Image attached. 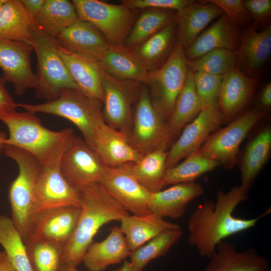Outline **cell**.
<instances>
[{
	"label": "cell",
	"instance_id": "1",
	"mask_svg": "<svg viewBox=\"0 0 271 271\" xmlns=\"http://www.w3.org/2000/svg\"><path fill=\"white\" fill-rule=\"evenodd\" d=\"M247 198V194L239 186H235L227 192L218 191L215 202L206 200L192 212L188 222V243L197 250L201 257L209 258L221 241L253 227L269 214L270 209L250 219L234 216L236 207Z\"/></svg>",
	"mask_w": 271,
	"mask_h": 271
},
{
	"label": "cell",
	"instance_id": "2",
	"mask_svg": "<svg viewBox=\"0 0 271 271\" xmlns=\"http://www.w3.org/2000/svg\"><path fill=\"white\" fill-rule=\"evenodd\" d=\"M81 212L74 233L63 251L64 264L77 267L101 226L113 221H120L128 212L99 183L78 190Z\"/></svg>",
	"mask_w": 271,
	"mask_h": 271
},
{
	"label": "cell",
	"instance_id": "3",
	"mask_svg": "<svg viewBox=\"0 0 271 271\" xmlns=\"http://www.w3.org/2000/svg\"><path fill=\"white\" fill-rule=\"evenodd\" d=\"M7 126L9 136L5 145L19 148L34 156L42 166L60 160L62 153L74 134L71 128L55 131L44 126L36 114L15 111L1 119Z\"/></svg>",
	"mask_w": 271,
	"mask_h": 271
},
{
	"label": "cell",
	"instance_id": "4",
	"mask_svg": "<svg viewBox=\"0 0 271 271\" xmlns=\"http://www.w3.org/2000/svg\"><path fill=\"white\" fill-rule=\"evenodd\" d=\"M4 154L17 164L19 172L9 190L11 219L25 242L37 217V190L42 166L34 156L15 146L5 145Z\"/></svg>",
	"mask_w": 271,
	"mask_h": 271
},
{
	"label": "cell",
	"instance_id": "5",
	"mask_svg": "<svg viewBox=\"0 0 271 271\" xmlns=\"http://www.w3.org/2000/svg\"><path fill=\"white\" fill-rule=\"evenodd\" d=\"M102 103L79 90L67 89L54 100L34 104L19 103L18 107L36 114H49L69 120L79 129L89 146L97 126L104 121Z\"/></svg>",
	"mask_w": 271,
	"mask_h": 271
},
{
	"label": "cell",
	"instance_id": "6",
	"mask_svg": "<svg viewBox=\"0 0 271 271\" xmlns=\"http://www.w3.org/2000/svg\"><path fill=\"white\" fill-rule=\"evenodd\" d=\"M30 45L38 60L39 83L35 91L38 98L48 101L56 99L65 89L80 91L59 54L55 38L46 35L33 25Z\"/></svg>",
	"mask_w": 271,
	"mask_h": 271
},
{
	"label": "cell",
	"instance_id": "7",
	"mask_svg": "<svg viewBox=\"0 0 271 271\" xmlns=\"http://www.w3.org/2000/svg\"><path fill=\"white\" fill-rule=\"evenodd\" d=\"M188 69L184 48L177 43L165 62L160 68L149 72L146 84L151 90L152 102L166 122L184 86Z\"/></svg>",
	"mask_w": 271,
	"mask_h": 271
},
{
	"label": "cell",
	"instance_id": "8",
	"mask_svg": "<svg viewBox=\"0 0 271 271\" xmlns=\"http://www.w3.org/2000/svg\"><path fill=\"white\" fill-rule=\"evenodd\" d=\"M128 139L143 156L157 150L166 151L173 139L167 122L154 108L150 92L145 87L141 89L137 101Z\"/></svg>",
	"mask_w": 271,
	"mask_h": 271
},
{
	"label": "cell",
	"instance_id": "9",
	"mask_svg": "<svg viewBox=\"0 0 271 271\" xmlns=\"http://www.w3.org/2000/svg\"><path fill=\"white\" fill-rule=\"evenodd\" d=\"M78 19L89 22L105 37L110 46L123 44L134 19V14L122 4L98 0H73Z\"/></svg>",
	"mask_w": 271,
	"mask_h": 271
},
{
	"label": "cell",
	"instance_id": "10",
	"mask_svg": "<svg viewBox=\"0 0 271 271\" xmlns=\"http://www.w3.org/2000/svg\"><path fill=\"white\" fill-rule=\"evenodd\" d=\"M101 75L103 91L102 115L104 120L108 126L128 138L133 117L132 105L139 98L140 83L117 79L107 73L102 67Z\"/></svg>",
	"mask_w": 271,
	"mask_h": 271
},
{
	"label": "cell",
	"instance_id": "11",
	"mask_svg": "<svg viewBox=\"0 0 271 271\" xmlns=\"http://www.w3.org/2000/svg\"><path fill=\"white\" fill-rule=\"evenodd\" d=\"M265 114L250 110L227 126L210 134L197 152L230 169L235 165L240 145L253 126Z\"/></svg>",
	"mask_w": 271,
	"mask_h": 271
},
{
	"label": "cell",
	"instance_id": "12",
	"mask_svg": "<svg viewBox=\"0 0 271 271\" xmlns=\"http://www.w3.org/2000/svg\"><path fill=\"white\" fill-rule=\"evenodd\" d=\"M106 168L85 141L75 134L68 142L60 161L62 174L78 190L86 185L99 183Z\"/></svg>",
	"mask_w": 271,
	"mask_h": 271
},
{
	"label": "cell",
	"instance_id": "13",
	"mask_svg": "<svg viewBox=\"0 0 271 271\" xmlns=\"http://www.w3.org/2000/svg\"><path fill=\"white\" fill-rule=\"evenodd\" d=\"M32 46L27 43L0 37V68L6 82L12 83L17 95L36 89L39 79L31 65Z\"/></svg>",
	"mask_w": 271,
	"mask_h": 271
},
{
	"label": "cell",
	"instance_id": "14",
	"mask_svg": "<svg viewBox=\"0 0 271 271\" xmlns=\"http://www.w3.org/2000/svg\"><path fill=\"white\" fill-rule=\"evenodd\" d=\"M224 122L217 104L204 107L184 126L179 138L167 152L166 169L174 167L182 159L197 152L210 134Z\"/></svg>",
	"mask_w": 271,
	"mask_h": 271
},
{
	"label": "cell",
	"instance_id": "15",
	"mask_svg": "<svg viewBox=\"0 0 271 271\" xmlns=\"http://www.w3.org/2000/svg\"><path fill=\"white\" fill-rule=\"evenodd\" d=\"M99 183L127 212L134 215L151 213L148 203L151 192L138 181L127 164L114 168L106 167Z\"/></svg>",
	"mask_w": 271,
	"mask_h": 271
},
{
	"label": "cell",
	"instance_id": "16",
	"mask_svg": "<svg viewBox=\"0 0 271 271\" xmlns=\"http://www.w3.org/2000/svg\"><path fill=\"white\" fill-rule=\"evenodd\" d=\"M60 161L42 166L38 185L37 215L60 207L81 206L79 192L62 174Z\"/></svg>",
	"mask_w": 271,
	"mask_h": 271
},
{
	"label": "cell",
	"instance_id": "17",
	"mask_svg": "<svg viewBox=\"0 0 271 271\" xmlns=\"http://www.w3.org/2000/svg\"><path fill=\"white\" fill-rule=\"evenodd\" d=\"M80 212L81 208L64 207L39 213L28 239H43L65 246L74 233Z\"/></svg>",
	"mask_w": 271,
	"mask_h": 271
},
{
	"label": "cell",
	"instance_id": "18",
	"mask_svg": "<svg viewBox=\"0 0 271 271\" xmlns=\"http://www.w3.org/2000/svg\"><path fill=\"white\" fill-rule=\"evenodd\" d=\"M108 167H120L134 163L143 156L130 144L128 138L104 121L97 127L89 146Z\"/></svg>",
	"mask_w": 271,
	"mask_h": 271
},
{
	"label": "cell",
	"instance_id": "19",
	"mask_svg": "<svg viewBox=\"0 0 271 271\" xmlns=\"http://www.w3.org/2000/svg\"><path fill=\"white\" fill-rule=\"evenodd\" d=\"M64 49L98 61L110 46L101 32L94 25L77 19L55 37Z\"/></svg>",
	"mask_w": 271,
	"mask_h": 271
},
{
	"label": "cell",
	"instance_id": "20",
	"mask_svg": "<svg viewBox=\"0 0 271 271\" xmlns=\"http://www.w3.org/2000/svg\"><path fill=\"white\" fill-rule=\"evenodd\" d=\"M257 83V77L246 75L237 67L223 75L217 106L224 121H231L244 107Z\"/></svg>",
	"mask_w": 271,
	"mask_h": 271
},
{
	"label": "cell",
	"instance_id": "21",
	"mask_svg": "<svg viewBox=\"0 0 271 271\" xmlns=\"http://www.w3.org/2000/svg\"><path fill=\"white\" fill-rule=\"evenodd\" d=\"M204 192L195 182L179 183L151 193L148 206L151 212L163 218L178 219L185 214L189 203Z\"/></svg>",
	"mask_w": 271,
	"mask_h": 271
},
{
	"label": "cell",
	"instance_id": "22",
	"mask_svg": "<svg viewBox=\"0 0 271 271\" xmlns=\"http://www.w3.org/2000/svg\"><path fill=\"white\" fill-rule=\"evenodd\" d=\"M205 271H268L269 262L253 248L239 251L234 244L221 241Z\"/></svg>",
	"mask_w": 271,
	"mask_h": 271
},
{
	"label": "cell",
	"instance_id": "23",
	"mask_svg": "<svg viewBox=\"0 0 271 271\" xmlns=\"http://www.w3.org/2000/svg\"><path fill=\"white\" fill-rule=\"evenodd\" d=\"M216 5L207 1L192 3L177 11L178 43L187 48L213 20L223 14Z\"/></svg>",
	"mask_w": 271,
	"mask_h": 271
},
{
	"label": "cell",
	"instance_id": "24",
	"mask_svg": "<svg viewBox=\"0 0 271 271\" xmlns=\"http://www.w3.org/2000/svg\"><path fill=\"white\" fill-rule=\"evenodd\" d=\"M237 26L232 23L225 15L209 28L202 32L186 48L187 60L195 59L216 49L237 50L239 42Z\"/></svg>",
	"mask_w": 271,
	"mask_h": 271
},
{
	"label": "cell",
	"instance_id": "25",
	"mask_svg": "<svg viewBox=\"0 0 271 271\" xmlns=\"http://www.w3.org/2000/svg\"><path fill=\"white\" fill-rule=\"evenodd\" d=\"M130 252L119 227L113 226L104 239L89 245L82 262L89 271H103L111 265L121 262Z\"/></svg>",
	"mask_w": 271,
	"mask_h": 271
},
{
	"label": "cell",
	"instance_id": "26",
	"mask_svg": "<svg viewBox=\"0 0 271 271\" xmlns=\"http://www.w3.org/2000/svg\"><path fill=\"white\" fill-rule=\"evenodd\" d=\"M58 51L69 74L84 94L103 99L101 67L96 59L69 52L58 45Z\"/></svg>",
	"mask_w": 271,
	"mask_h": 271
},
{
	"label": "cell",
	"instance_id": "27",
	"mask_svg": "<svg viewBox=\"0 0 271 271\" xmlns=\"http://www.w3.org/2000/svg\"><path fill=\"white\" fill-rule=\"evenodd\" d=\"M98 61L107 73L117 79L146 83L148 68L123 44L110 45Z\"/></svg>",
	"mask_w": 271,
	"mask_h": 271
},
{
	"label": "cell",
	"instance_id": "28",
	"mask_svg": "<svg viewBox=\"0 0 271 271\" xmlns=\"http://www.w3.org/2000/svg\"><path fill=\"white\" fill-rule=\"evenodd\" d=\"M237 64L247 72H256L271 54V27L258 31L254 28L244 31L236 50Z\"/></svg>",
	"mask_w": 271,
	"mask_h": 271
},
{
	"label": "cell",
	"instance_id": "29",
	"mask_svg": "<svg viewBox=\"0 0 271 271\" xmlns=\"http://www.w3.org/2000/svg\"><path fill=\"white\" fill-rule=\"evenodd\" d=\"M119 227L131 251L139 248L165 230L180 228L153 213L130 215L122 218Z\"/></svg>",
	"mask_w": 271,
	"mask_h": 271
},
{
	"label": "cell",
	"instance_id": "30",
	"mask_svg": "<svg viewBox=\"0 0 271 271\" xmlns=\"http://www.w3.org/2000/svg\"><path fill=\"white\" fill-rule=\"evenodd\" d=\"M271 150V129H262L248 145L240 166V189L247 194L267 160Z\"/></svg>",
	"mask_w": 271,
	"mask_h": 271
},
{
	"label": "cell",
	"instance_id": "31",
	"mask_svg": "<svg viewBox=\"0 0 271 271\" xmlns=\"http://www.w3.org/2000/svg\"><path fill=\"white\" fill-rule=\"evenodd\" d=\"M34 19L21 0H6L0 8V37L30 44Z\"/></svg>",
	"mask_w": 271,
	"mask_h": 271
},
{
	"label": "cell",
	"instance_id": "32",
	"mask_svg": "<svg viewBox=\"0 0 271 271\" xmlns=\"http://www.w3.org/2000/svg\"><path fill=\"white\" fill-rule=\"evenodd\" d=\"M77 19L72 1L45 0L40 13L34 19L33 26L46 35L55 38Z\"/></svg>",
	"mask_w": 271,
	"mask_h": 271
},
{
	"label": "cell",
	"instance_id": "33",
	"mask_svg": "<svg viewBox=\"0 0 271 271\" xmlns=\"http://www.w3.org/2000/svg\"><path fill=\"white\" fill-rule=\"evenodd\" d=\"M203 108L195 89L193 71L189 68L184 86L177 99L173 112L167 121L172 138L173 139L180 134L184 126L192 121Z\"/></svg>",
	"mask_w": 271,
	"mask_h": 271
},
{
	"label": "cell",
	"instance_id": "34",
	"mask_svg": "<svg viewBox=\"0 0 271 271\" xmlns=\"http://www.w3.org/2000/svg\"><path fill=\"white\" fill-rule=\"evenodd\" d=\"M166 159L167 151L157 150L143 155L137 162L127 166L138 181L153 193L164 188L163 181L167 169Z\"/></svg>",
	"mask_w": 271,
	"mask_h": 271
},
{
	"label": "cell",
	"instance_id": "35",
	"mask_svg": "<svg viewBox=\"0 0 271 271\" xmlns=\"http://www.w3.org/2000/svg\"><path fill=\"white\" fill-rule=\"evenodd\" d=\"M25 244L33 271H61L64 246L31 238L27 239Z\"/></svg>",
	"mask_w": 271,
	"mask_h": 271
},
{
	"label": "cell",
	"instance_id": "36",
	"mask_svg": "<svg viewBox=\"0 0 271 271\" xmlns=\"http://www.w3.org/2000/svg\"><path fill=\"white\" fill-rule=\"evenodd\" d=\"M0 244L16 271H33L25 244L11 218L0 215Z\"/></svg>",
	"mask_w": 271,
	"mask_h": 271
},
{
	"label": "cell",
	"instance_id": "37",
	"mask_svg": "<svg viewBox=\"0 0 271 271\" xmlns=\"http://www.w3.org/2000/svg\"><path fill=\"white\" fill-rule=\"evenodd\" d=\"M185 158L182 163L166 169L163 181L164 187L169 185L194 182L204 174L220 166L216 161L202 156L197 151Z\"/></svg>",
	"mask_w": 271,
	"mask_h": 271
},
{
	"label": "cell",
	"instance_id": "38",
	"mask_svg": "<svg viewBox=\"0 0 271 271\" xmlns=\"http://www.w3.org/2000/svg\"><path fill=\"white\" fill-rule=\"evenodd\" d=\"M183 232L180 228L164 230L144 245L130 252V262L136 268H144L151 261L165 255L180 239Z\"/></svg>",
	"mask_w": 271,
	"mask_h": 271
},
{
	"label": "cell",
	"instance_id": "39",
	"mask_svg": "<svg viewBox=\"0 0 271 271\" xmlns=\"http://www.w3.org/2000/svg\"><path fill=\"white\" fill-rule=\"evenodd\" d=\"M170 13L166 10L149 9L138 19L125 39L128 47L136 48L173 22Z\"/></svg>",
	"mask_w": 271,
	"mask_h": 271
},
{
	"label": "cell",
	"instance_id": "40",
	"mask_svg": "<svg viewBox=\"0 0 271 271\" xmlns=\"http://www.w3.org/2000/svg\"><path fill=\"white\" fill-rule=\"evenodd\" d=\"M237 64L236 51L216 49L194 60H187L188 68L193 72L223 76Z\"/></svg>",
	"mask_w": 271,
	"mask_h": 271
},
{
	"label": "cell",
	"instance_id": "41",
	"mask_svg": "<svg viewBox=\"0 0 271 271\" xmlns=\"http://www.w3.org/2000/svg\"><path fill=\"white\" fill-rule=\"evenodd\" d=\"M175 34L174 22L136 47L133 53L148 68L161 61L170 50Z\"/></svg>",
	"mask_w": 271,
	"mask_h": 271
},
{
	"label": "cell",
	"instance_id": "42",
	"mask_svg": "<svg viewBox=\"0 0 271 271\" xmlns=\"http://www.w3.org/2000/svg\"><path fill=\"white\" fill-rule=\"evenodd\" d=\"M223 76L193 72L195 89L204 107L217 104Z\"/></svg>",
	"mask_w": 271,
	"mask_h": 271
},
{
	"label": "cell",
	"instance_id": "43",
	"mask_svg": "<svg viewBox=\"0 0 271 271\" xmlns=\"http://www.w3.org/2000/svg\"><path fill=\"white\" fill-rule=\"evenodd\" d=\"M217 6L233 24H247L250 20L243 1L241 0H207Z\"/></svg>",
	"mask_w": 271,
	"mask_h": 271
},
{
	"label": "cell",
	"instance_id": "44",
	"mask_svg": "<svg viewBox=\"0 0 271 271\" xmlns=\"http://www.w3.org/2000/svg\"><path fill=\"white\" fill-rule=\"evenodd\" d=\"M121 4L130 10L156 9L179 11L194 3L192 0H122Z\"/></svg>",
	"mask_w": 271,
	"mask_h": 271
},
{
	"label": "cell",
	"instance_id": "45",
	"mask_svg": "<svg viewBox=\"0 0 271 271\" xmlns=\"http://www.w3.org/2000/svg\"><path fill=\"white\" fill-rule=\"evenodd\" d=\"M243 2L249 15L256 22H265L270 18V0H245Z\"/></svg>",
	"mask_w": 271,
	"mask_h": 271
},
{
	"label": "cell",
	"instance_id": "46",
	"mask_svg": "<svg viewBox=\"0 0 271 271\" xmlns=\"http://www.w3.org/2000/svg\"><path fill=\"white\" fill-rule=\"evenodd\" d=\"M4 78L0 77V120L16 111L18 103L14 100L6 87Z\"/></svg>",
	"mask_w": 271,
	"mask_h": 271
},
{
	"label": "cell",
	"instance_id": "47",
	"mask_svg": "<svg viewBox=\"0 0 271 271\" xmlns=\"http://www.w3.org/2000/svg\"><path fill=\"white\" fill-rule=\"evenodd\" d=\"M45 0H21L24 7L34 19L40 13Z\"/></svg>",
	"mask_w": 271,
	"mask_h": 271
},
{
	"label": "cell",
	"instance_id": "48",
	"mask_svg": "<svg viewBox=\"0 0 271 271\" xmlns=\"http://www.w3.org/2000/svg\"><path fill=\"white\" fill-rule=\"evenodd\" d=\"M261 105L268 108L271 106V83L268 82L263 88L259 97Z\"/></svg>",
	"mask_w": 271,
	"mask_h": 271
},
{
	"label": "cell",
	"instance_id": "49",
	"mask_svg": "<svg viewBox=\"0 0 271 271\" xmlns=\"http://www.w3.org/2000/svg\"><path fill=\"white\" fill-rule=\"evenodd\" d=\"M0 271H16L4 250L0 251Z\"/></svg>",
	"mask_w": 271,
	"mask_h": 271
},
{
	"label": "cell",
	"instance_id": "50",
	"mask_svg": "<svg viewBox=\"0 0 271 271\" xmlns=\"http://www.w3.org/2000/svg\"><path fill=\"white\" fill-rule=\"evenodd\" d=\"M113 271H144V269H138L134 266L130 261L124 260L119 267Z\"/></svg>",
	"mask_w": 271,
	"mask_h": 271
},
{
	"label": "cell",
	"instance_id": "51",
	"mask_svg": "<svg viewBox=\"0 0 271 271\" xmlns=\"http://www.w3.org/2000/svg\"><path fill=\"white\" fill-rule=\"evenodd\" d=\"M7 135L0 129V157L4 152L5 145L4 141L7 138Z\"/></svg>",
	"mask_w": 271,
	"mask_h": 271
},
{
	"label": "cell",
	"instance_id": "52",
	"mask_svg": "<svg viewBox=\"0 0 271 271\" xmlns=\"http://www.w3.org/2000/svg\"><path fill=\"white\" fill-rule=\"evenodd\" d=\"M61 271H79L77 269V267L67 264H64Z\"/></svg>",
	"mask_w": 271,
	"mask_h": 271
},
{
	"label": "cell",
	"instance_id": "53",
	"mask_svg": "<svg viewBox=\"0 0 271 271\" xmlns=\"http://www.w3.org/2000/svg\"><path fill=\"white\" fill-rule=\"evenodd\" d=\"M6 0H0V8Z\"/></svg>",
	"mask_w": 271,
	"mask_h": 271
},
{
	"label": "cell",
	"instance_id": "54",
	"mask_svg": "<svg viewBox=\"0 0 271 271\" xmlns=\"http://www.w3.org/2000/svg\"><path fill=\"white\" fill-rule=\"evenodd\" d=\"M0 190H1V187H0Z\"/></svg>",
	"mask_w": 271,
	"mask_h": 271
}]
</instances>
